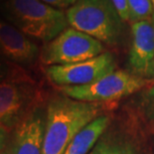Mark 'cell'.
Masks as SVG:
<instances>
[{"mask_svg":"<svg viewBox=\"0 0 154 154\" xmlns=\"http://www.w3.org/2000/svg\"><path fill=\"white\" fill-rule=\"evenodd\" d=\"M97 103H86L67 96H56L46 107L43 154H64L75 136L100 116Z\"/></svg>","mask_w":154,"mask_h":154,"instance_id":"obj_1","label":"cell"},{"mask_svg":"<svg viewBox=\"0 0 154 154\" xmlns=\"http://www.w3.org/2000/svg\"><path fill=\"white\" fill-rule=\"evenodd\" d=\"M0 12L6 21L29 38L45 43L68 28L66 13L41 0H6L0 2Z\"/></svg>","mask_w":154,"mask_h":154,"instance_id":"obj_2","label":"cell"},{"mask_svg":"<svg viewBox=\"0 0 154 154\" xmlns=\"http://www.w3.org/2000/svg\"><path fill=\"white\" fill-rule=\"evenodd\" d=\"M72 28L101 43L114 46L122 31V20L111 0H79L66 12Z\"/></svg>","mask_w":154,"mask_h":154,"instance_id":"obj_3","label":"cell"},{"mask_svg":"<svg viewBox=\"0 0 154 154\" xmlns=\"http://www.w3.org/2000/svg\"><path fill=\"white\" fill-rule=\"evenodd\" d=\"M42 103V91L28 74L0 83V126L13 130Z\"/></svg>","mask_w":154,"mask_h":154,"instance_id":"obj_4","label":"cell"},{"mask_svg":"<svg viewBox=\"0 0 154 154\" xmlns=\"http://www.w3.org/2000/svg\"><path fill=\"white\" fill-rule=\"evenodd\" d=\"M152 80L136 76L126 71H114L87 86L59 87L64 96L86 103H104L130 96L142 90Z\"/></svg>","mask_w":154,"mask_h":154,"instance_id":"obj_5","label":"cell"},{"mask_svg":"<svg viewBox=\"0 0 154 154\" xmlns=\"http://www.w3.org/2000/svg\"><path fill=\"white\" fill-rule=\"evenodd\" d=\"M103 53L104 47L101 42L70 27L43 46L39 59L48 67L81 63Z\"/></svg>","mask_w":154,"mask_h":154,"instance_id":"obj_6","label":"cell"},{"mask_svg":"<svg viewBox=\"0 0 154 154\" xmlns=\"http://www.w3.org/2000/svg\"><path fill=\"white\" fill-rule=\"evenodd\" d=\"M116 59L110 52L81 63L55 65L45 69L46 76L59 87L87 86L116 71Z\"/></svg>","mask_w":154,"mask_h":154,"instance_id":"obj_7","label":"cell"},{"mask_svg":"<svg viewBox=\"0 0 154 154\" xmlns=\"http://www.w3.org/2000/svg\"><path fill=\"white\" fill-rule=\"evenodd\" d=\"M132 42L128 63L134 75L153 79L154 63V19L131 24Z\"/></svg>","mask_w":154,"mask_h":154,"instance_id":"obj_8","label":"cell"},{"mask_svg":"<svg viewBox=\"0 0 154 154\" xmlns=\"http://www.w3.org/2000/svg\"><path fill=\"white\" fill-rule=\"evenodd\" d=\"M46 126V111L41 106L13 129L9 154H43Z\"/></svg>","mask_w":154,"mask_h":154,"instance_id":"obj_9","label":"cell"},{"mask_svg":"<svg viewBox=\"0 0 154 154\" xmlns=\"http://www.w3.org/2000/svg\"><path fill=\"white\" fill-rule=\"evenodd\" d=\"M0 56L13 64L28 66L39 58L40 50L28 36L0 19Z\"/></svg>","mask_w":154,"mask_h":154,"instance_id":"obj_10","label":"cell"},{"mask_svg":"<svg viewBox=\"0 0 154 154\" xmlns=\"http://www.w3.org/2000/svg\"><path fill=\"white\" fill-rule=\"evenodd\" d=\"M88 154H153L138 131L127 126L109 127Z\"/></svg>","mask_w":154,"mask_h":154,"instance_id":"obj_11","label":"cell"},{"mask_svg":"<svg viewBox=\"0 0 154 154\" xmlns=\"http://www.w3.org/2000/svg\"><path fill=\"white\" fill-rule=\"evenodd\" d=\"M111 123L109 116H100L79 132L64 154H88Z\"/></svg>","mask_w":154,"mask_h":154,"instance_id":"obj_12","label":"cell"},{"mask_svg":"<svg viewBox=\"0 0 154 154\" xmlns=\"http://www.w3.org/2000/svg\"><path fill=\"white\" fill-rule=\"evenodd\" d=\"M129 22L135 23L154 19V7L151 0H127Z\"/></svg>","mask_w":154,"mask_h":154,"instance_id":"obj_13","label":"cell"},{"mask_svg":"<svg viewBox=\"0 0 154 154\" xmlns=\"http://www.w3.org/2000/svg\"><path fill=\"white\" fill-rule=\"evenodd\" d=\"M25 75H27V72L19 65L13 64L0 56V83L21 78Z\"/></svg>","mask_w":154,"mask_h":154,"instance_id":"obj_14","label":"cell"},{"mask_svg":"<svg viewBox=\"0 0 154 154\" xmlns=\"http://www.w3.org/2000/svg\"><path fill=\"white\" fill-rule=\"evenodd\" d=\"M143 107L146 116L154 125V86L150 87L143 94Z\"/></svg>","mask_w":154,"mask_h":154,"instance_id":"obj_15","label":"cell"},{"mask_svg":"<svg viewBox=\"0 0 154 154\" xmlns=\"http://www.w3.org/2000/svg\"><path fill=\"white\" fill-rule=\"evenodd\" d=\"M119 17L123 22H129V10L127 0H111Z\"/></svg>","mask_w":154,"mask_h":154,"instance_id":"obj_16","label":"cell"},{"mask_svg":"<svg viewBox=\"0 0 154 154\" xmlns=\"http://www.w3.org/2000/svg\"><path fill=\"white\" fill-rule=\"evenodd\" d=\"M41 1L57 9H64L70 8L75 3H77L79 0H41Z\"/></svg>","mask_w":154,"mask_h":154,"instance_id":"obj_17","label":"cell"},{"mask_svg":"<svg viewBox=\"0 0 154 154\" xmlns=\"http://www.w3.org/2000/svg\"><path fill=\"white\" fill-rule=\"evenodd\" d=\"M8 143V131L0 126V152L7 146Z\"/></svg>","mask_w":154,"mask_h":154,"instance_id":"obj_18","label":"cell"},{"mask_svg":"<svg viewBox=\"0 0 154 154\" xmlns=\"http://www.w3.org/2000/svg\"><path fill=\"white\" fill-rule=\"evenodd\" d=\"M0 154H9V152L5 149V150H2V151L0 152Z\"/></svg>","mask_w":154,"mask_h":154,"instance_id":"obj_19","label":"cell"},{"mask_svg":"<svg viewBox=\"0 0 154 154\" xmlns=\"http://www.w3.org/2000/svg\"><path fill=\"white\" fill-rule=\"evenodd\" d=\"M153 79H154V63H153Z\"/></svg>","mask_w":154,"mask_h":154,"instance_id":"obj_20","label":"cell"},{"mask_svg":"<svg viewBox=\"0 0 154 154\" xmlns=\"http://www.w3.org/2000/svg\"><path fill=\"white\" fill-rule=\"evenodd\" d=\"M151 2H152V4H153V7H154V0H151Z\"/></svg>","mask_w":154,"mask_h":154,"instance_id":"obj_21","label":"cell"},{"mask_svg":"<svg viewBox=\"0 0 154 154\" xmlns=\"http://www.w3.org/2000/svg\"><path fill=\"white\" fill-rule=\"evenodd\" d=\"M0 1H2V2H3V1H6V0H0Z\"/></svg>","mask_w":154,"mask_h":154,"instance_id":"obj_22","label":"cell"}]
</instances>
